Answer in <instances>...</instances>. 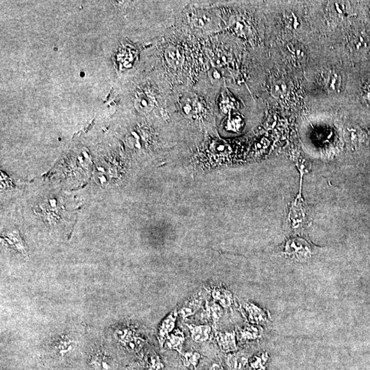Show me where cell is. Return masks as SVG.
Instances as JSON below:
<instances>
[{"label":"cell","instance_id":"obj_1","mask_svg":"<svg viewBox=\"0 0 370 370\" xmlns=\"http://www.w3.org/2000/svg\"><path fill=\"white\" fill-rule=\"evenodd\" d=\"M284 254L291 259L298 261H307L313 254V248L307 241L303 239H290L284 247Z\"/></svg>","mask_w":370,"mask_h":370},{"label":"cell","instance_id":"obj_2","mask_svg":"<svg viewBox=\"0 0 370 370\" xmlns=\"http://www.w3.org/2000/svg\"><path fill=\"white\" fill-rule=\"evenodd\" d=\"M244 308L246 317L252 324H264L268 322V313L259 307L253 304L247 303L244 305Z\"/></svg>","mask_w":370,"mask_h":370},{"label":"cell","instance_id":"obj_3","mask_svg":"<svg viewBox=\"0 0 370 370\" xmlns=\"http://www.w3.org/2000/svg\"><path fill=\"white\" fill-rule=\"evenodd\" d=\"M178 317L177 310H173L172 313L164 319L163 322L160 324L159 329H158V341L161 346H163L165 341H166L167 336L169 333L172 332L174 329Z\"/></svg>","mask_w":370,"mask_h":370},{"label":"cell","instance_id":"obj_4","mask_svg":"<svg viewBox=\"0 0 370 370\" xmlns=\"http://www.w3.org/2000/svg\"><path fill=\"white\" fill-rule=\"evenodd\" d=\"M236 334L235 332H216V339L219 348L224 352L235 351L237 350Z\"/></svg>","mask_w":370,"mask_h":370},{"label":"cell","instance_id":"obj_5","mask_svg":"<svg viewBox=\"0 0 370 370\" xmlns=\"http://www.w3.org/2000/svg\"><path fill=\"white\" fill-rule=\"evenodd\" d=\"M248 354L245 352L230 354L226 358L228 370H244L248 362Z\"/></svg>","mask_w":370,"mask_h":370},{"label":"cell","instance_id":"obj_6","mask_svg":"<svg viewBox=\"0 0 370 370\" xmlns=\"http://www.w3.org/2000/svg\"><path fill=\"white\" fill-rule=\"evenodd\" d=\"M323 84L326 90L335 92L339 90L341 85V77L337 71L329 70L322 75Z\"/></svg>","mask_w":370,"mask_h":370},{"label":"cell","instance_id":"obj_7","mask_svg":"<svg viewBox=\"0 0 370 370\" xmlns=\"http://www.w3.org/2000/svg\"><path fill=\"white\" fill-rule=\"evenodd\" d=\"M202 303L201 294L195 295L185 304L184 306L180 310V315L184 319L186 318L188 316L193 315L201 308Z\"/></svg>","mask_w":370,"mask_h":370},{"label":"cell","instance_id":"obj_8","mask_svg":"<svg viewBox=\"0 0 370 370\" xmlns=\"http://www.w3.org/2000/svg\"><path fill=\"white\" fill-rule=\"evenodd\" d=\"M213 298L220 303L224 308H229L233 304V297L230 291L221 286L215 287L211 291Z\"/></svg>","mask_w":370,"mask_h":370},{"label":"cell","instance_id":"obj_9","mask_svg":"<svg viewBox=\"0 0 370 370\" xmlns=\"http://www.w3.org/2000/svg\"><path fill=\"white\" fill-rule=\"evenodd\" d=\"M222 314V308L217 304L207 302L203 313L202 314V317L206 320L216 324L221 318Z\"/></svg>","mask_w":370,"mask_h":370},{"label":"cell","instance_id":"obj_10","mask_svg":"<svg viewBox=\"0 0 370 370\" xmlns=\"http://www.w3.org/2000/svg\"><path fill=\"white\" fill-rule=\"evenodd\" d=\"M186 326L191 333L192 339L195 342L202 343L207 341L210 338L211 328L209 325L195 326L187 324Z\"/></svg>","mask_w":370,"mask_h":370},{"label":"cell","instance_id":"obj_11","mask_svg":"<svg viewBox=\"0 0 370 370\" xmlns=\"http://www.w3.org/2000/svg\"><path fill=\"white\" fill-rule=\"evenodd\" d=\"M261 329L257 326L247 325L239 331V339L242 341H253L261 338Z\"/></svg>","mask_w":370,"mask_h":370},{"label":"cell","instance_id":"obj_12","mask_svg":"<svg viewBox=\"0 0 370 370\" xmlns=\"http://www.w3.org/2000/svg\"><path fill=\"white\" fill-rule=\"evenodd\" d=\"M185 342L184 334L181 331H176L174 334L167 337L165 347L169 350H174L179 352H181L183 349V343Z\"/></svg>","mask_w":370,"mask_h":370},{"label":"cell","instance_id":"obj_13","mask_svg":"<svg viewBox=\"0 0 370 370\" xmlns=\"http://www.w3.org/2000/svg\"><path fill=\"white\" fill-rule=\"evenodd\" d=\"M165 57L167 62L171 67H178L182 64L183 57L180 52L179 49L175 47H171L167 48Z\"/></svg>","mask_w":370,"mask_h":370},{"label":"cell","instance_id":"obj_14","mask_svg":"<svg viewBox=\"0 0 370 370\" xmlns=\"http://www.w3.org/2000/svg\"><path fill=\"white\" fill-rule=\"evenodd\" d=\"M92 365L95 370H110L111 369L109 359L106 356L101 353L95 354L92 357Z\"/></svg>","mask_w":370,"mask_h":370},{"label":"cell","instance_id":"obj_15","mask_svg":"<svg viewBox=\"0 0 370 370\" xmlns=\"http://www.w3.org/2000/svg\"><path fill=\"white\" fill-rule=\"evenodd\" d=\"M202 356L198 352H188L183 354V365L186 368H193L194 369L198 366L199 360Z\"/></svg>","mask_w":370,"mask_h":370},{"label":"cell","instance_id":"obj_16","mask_svg":"<svg viewBox=\"0 0 370 370\" xmlns=\"http://www.w3.org/2000/svg\"><path fill=\"white\" fill-rule=\"evenodd\" d=\"M287 92V84L282 80H277L272 84L271 87V94L275 98L282 97Z\"/></svg>","mask_w":370,"mask_h":370},{"label":"cell","instance_id":"obj_17","mask_svg":"<svg viewBox=\"0 0 370 370\" xmlns=\"http://www.w3.org/2000/svg\"><path fill=\"white\" fill-rule=\"evenodd\" d=\"M288 50H289V53L291 55V57L296 59V60L302 61L303 59H305V51L303 48L300 45L296 44H291L287 47Z\"/></svg>","mask_w":370,"mask_h":370},{"label":"cell","instance_id":"obj_18","mask_svg":"<svg viewBox=\"0 0 370 370\" xmlns=\"http://www.w3.org/2000/svg\"><path fill=\"white\" fill-rule=\"evenodd\" d=\"M268 360V355L266 354H261L260 357H255L250 364L249 370H264L265 364Z\"/></svg>","mask_w":370,"mask_h":370},{"label":"cell","instance_id":"obj_19","mask_svg":"<svg viewBox=\"0 0 370 370\" xmlns=\"http://www.w3.org/2000/svg\"><path fill=\"white\" fill-rule=\"evenodd\" d=\"M72 348V342L70 341L69 338H61L57 343L58 350L62 355L71 351Z\"/></svg>","mask_w":370,"mask_h":370},{"label":"cell","instance_id":"obj_20","mask_svg":"<svg viewBox=\"0 0 370 370\" xmlns=\"http://www.w3.org/2000/svg\"><path fill=\"white\" fill-rule=\"evenodd\" d=\"M163 365L160 362L158 356L154 355L150 357L148 363V369L149 370H160L163 368Z\"/></svg>","mask_w":370,"mask_h":370},{"label":"cell","instance_id":"obj_21","mask_svg":"<svg viewBox=\"0 0 370 370\" xmlns=\"http://www.w3.org/2000/svg\"><path fill=\"white\" fill-rule=\"evenodd\" d=\"M183 108L185 113H187V114H191V113H193V112L195 111V108L196 109L197 106L194 103L188 100L184 102Z\"/></svg>","mask_w":370,"mask_h":370},{"label":"cell","instance_id":"obj_22","mask_svg":"<svg viewBox=\"0 0 370 370\" xmlns=\"http://www.w3.org/2000/svg\"><path fill=\"white\" fill-rule=\"evenodd\" d=\"M365 97L366 99L370 103V85L366 87V90L365 91Z\"/></svg>","mask_w":370,"mask_h":370},{"label":"cell","instance_id":"obj_23","mask_svg":"<svg viewBox=\"0 0 370 370\" xmlns=\"http://www.w3.org/2000/svg\"><path fill=\"white\" fill-rule=\"evenodd\" d=\"M210 370H223V368L221 367L218 364H214L213 365L212 367H211Z\"/></svg>","mask_w":370,"mask_h":370}]
</instances>
